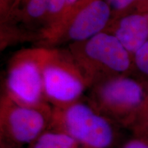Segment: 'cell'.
Masks as SVG:
<instances>
[{
    "label": "cell",
    "mask_w": 148,
    "mask_h": 148,
    "mask_svg": "<svg viewBox=\"0 0 148 148\" xmlns=\"http://www.w3.org/2000/svg\"><path fill=\"white\" fill-rule=\"evenodd\" d=\"M119 127L88 99H80L52 108L48 129L65 133L86 148H114L119 139Z\"/></svg>",
    "instance_id": "cell-1"
},
{
    "label": "cell",
    "mask_w": 148,
    "mask_h": 148,
    "mask_svg": "<svg viewBox=\"0 0 148 148\" xmlns=\"http://www.w3.org/2000/svg\"><path fill=\"white\" fill-rule=\"evenodd\" d=\"M88 101L119 126L130 128L148 92V82L130 75L110 77L90 87Z\"/></svg>",
    "instance_id": "cell-2"
},
{
    "label": "cell",
    "mask_w": 148,
    "mask_h": 148,
    "mask_svg": "<svg viewBox=\"0 0 148 148\" xmlns=\"http://www.w3.org/2000/svg\"><path fill=\"white\" fill-rule=\"evenodd\" d=\"M44 92L52 106L63 107L82 99L92 86L71 51L40 47Z\"/></svg>",
    "instance_id": "cell-3"
},
{
    "label": "cell",
    "mask_w": 148,
    "mask_h": 148,
    "mask_svg": "<svg viewBox=\"0 0 148 148\" xmlns=\"http://www.w3.org/2000/svg\"><path fill=\"white\" fill-rule=\"evenodd\" d=\"M71 49L92 85L108 77L130 75L134 69L133 56L108 31L86 41L73 43Z\"/></svg>",
    "instance_id": "cell-4"
},
{
    "label": "cell",
    "mask_w": 148,
    "mask_h": 148,
    "mask_svg": "<svg viewBox=\"0 0 148 148\" xmlns=\"http://www.w3.org/2000/svg\"><path fill=\"white\" fill-rule=\"evenodd\" d=\"M113 13L106 0H79L58 23L40 32L46 43L86 41L106 30Z\"/></svg>",
    "instance_id": "cell-5"
},
{
    "label": "cell",
    "mask_w": 148,
    "mask_h": 148,
    "mask_svg": "<svg viewBox=\"0 0 148 148\" xmlns=\"http://www.w3.org/2000/svg\"><path fill=\"white\" fill-rule=\"evenodd\" d=\"M52 108L18 104L3 92L0 101V147L27 148L50 123Z\"/></svg>",
    "instance_id": "cell-6"
},
{
    "label": "cell",
    "mask_w": 148,
    "mask_h": 148,
    "mask_svg": "<svg viewBox=\"0 0 148 148\" xmlns=\"http://www.w3.org/2000/svg\"><path fill=\"white\" fill-rule=\"evenodd\" d=\"M3 93L23 106L52 108L44 92L40 47L24 49L12 57L7 69Z\"/></svg>",
    "instance_id": "cell-7"
},
{
    "label": "cell",
    "mask_w": 148,
    "mask_h": 148,
    "mask_svg": "<svg viewBox=\"0 0 148 148\" xmlns=\"http://www.w3.org/2000/svg\"><path fill=\"white\" fill-rule=\"evenodd\" d=\"M111 21L110 32L132 56L148 41V12H130Z\"/></svg>",
    "instance_id": "cell-8"
},
{
    "label": "cell",
    "mask_w": 148,
    "mask_h": 148,
    "mask_svg": "<svg viewBox=\"0 0 148 148\" xmlns=\"http://www.w3.org/2000/svg\"><path fill=\"white\" fill-rule=\"evenodd\" d=\"M27 148H86L65 133L47 129Z\"/></svg>",
    "instance_id": "cell-9"
},
{
    "label": "cell",
    "mask_w": 148,
    "mask_h": 148,
    "mask_svg": "<svg viewBox=\"0 0 148 148\" xmlns=\"http://www.w3.org/2000/svg\"><path fill=\"white\" fill-rule=\"evenodd\" d=\"M67 12L66 0H47V16L40 32L58 23Z\"/></svg>",
    "instance_id": "cell-10"
},
{
    "label": "cell",
    "mask_w": 148,
    "mask_h": 148,
    "mask_svg": "<svg viewBox=\"0 0 148 148\" xmlns=\"http://www.w3.org/2000/svg\"><path fill=\"white\" fill-rule=\"evenodd\" d=\"M106 1L114 14V18L139 10L148 3V0H106Z\"/></svg>",
    "instance_id": "cell-11"
},
{
    "label": "cell",
    "mask_w": 148,
    "mask_h": 148,
    "mask_svg": "<svg viewBox=\"0 0 148 148\" xmlns=\"http://www.w3.org/2000/svg\"><path fill=\"white\" fill-rule=\"evenodd\" d=\"M130 130L134 136L148 140V92L143 106Z\"/></svg>",
    "instance_id": "cell-12"
},
{
    "label": "cell",
    "mask_w": 148,
    "mask_h": 148,
    "mask_svg": "<svg viewBox=\"0 0 148 148\" xmlns=\"http://www.w3.org/2000/svg\"><path fill=\"white\" fill-rule=\"evenodd\" d=\"M133 66L140 75L138 78L148 82V41L133 55Z\"/></svg>",
    "instance_id": "cell-13"
},
{
    "label": "cell",
    "mask_w": 148,
    "mask_h": 148,
    "mask_svg": "<svg viewBox=\"0 0 148 148\" xmlns=\"http://www.w3.org/2000/svg\"><path fill=\"white\" fill-rule=\"evenodd\" d=\"M121 148H148V140L133 136Z\"/></svg>",
    "instance_id": "cell-14"
},
{
    "label": "cell",
    "mask_w": 148,
    "mask_h": 148,
    "mask_svg": "<svg viewBox=\"0 0 148 148\" xmlns=\"http://www.w3.org/2000/svg\"><path fill=\"white\" fill-rule=\"evenodd\" d=\"M14 0H0V12L1 21H5L8 17Z\"/></svg>",
    "instance_id": "cell-15"
},
{
    "label": "cell",
    "mask_w": 148,
    "mask_h": 148,
    "mask_svg": "<svg viewBox=\"0 0 148 148\" xmlns=\"http://www.w3.org/2000/svg\"><path fill=\"white\" fill-rule=\"evenodd\" d=\"M78 1L79 0H66V3H67V12L70 10V8H71V7H73ZM67 12H66V13H67Z\"/></svg>",
    "instance_id": "cell-16"
},
{
    "label": "cell",
    "mask_w": 148,
    "mask_h": 148,
    "mask_svg": "<svg viewBox=\"0 0 148 148\" xmlns=\"http://www.w3.org/2000/svg\"><path fill=\"white\" fill-rule=\"evenodd\" d=\"M137 11L138 12H148V3L145 5H144L143 7H142V8H140Z\"/></svg>",
    "instance_id": "cell-17"
}]
</instances>
